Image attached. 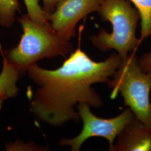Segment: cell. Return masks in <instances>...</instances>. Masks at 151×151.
Here are the masks:
<instances>
[{"mask_svg":"<svg viewBox=\"0 0 151 151\" xmlns=\"http://www.w3.org/2000/svg\"><path fill=\"white\" fill-rule=\"evenodd\" d=\"M139 63L142 70L146 72H151V52H148L140 56L138 58Z\"/></svg>","mask_w":151,"mask_h":151,"instance_id":"7c38bea8","label":"cell"},{"mask_svg":"<svg viewBox=\"0 0 151 151\" xmlns=\"http://www.w3.org/2000/svg\"><path fill=\"white\" fill-rule=\"evenodd\" d=\"M18 90H7L0 91V110L2 109L4 102L8 99L16 96Z\"/></svg>","mask_w":151,"mask_h":151,"instance_id":"5bb4252c","label":"cell"},{"mask_svg":"<svg viewBox=\"0 0 151 151\" xmlns=\"http://www.w3.org/2000/svg\"><path fill=\"white\" fill-rule=\"evenodd\" d=\"M122 60L118 53H114L103 61L95 62L79 47L56 70L32 65L27 73L38 88L30 102L31 112L39 121L55 127H62L70 120L80 122L75 106L84 103L101 107V97L91 86L107 83Z\"/></svg>","mask_w":151,"mask_h":151,"instance_id":"6da1fadb","label":"cell"},{"mask_svg":"<svg viewBox=\"0 0 151 151\" xmlns=\"http://www.w3.org/2000/svg\"><path fill=\"white\" fill-rule=\"evenodd\" d=\"M139 11L140 16V37L151 38V0H128Z\"/></svg>","mask_w":151,"mask_h":151,"instance_id":"ba28073f","label":"cell"},{"mask_svg":"<svg viewBox=\"0 0 151 151\" xmlns=\"http://www.w3.org/2000/svg\"><path fill=\"white\" fill-rule=\"evenodd\" d=\"M18 0H0V24L11 27L15 20L17 11L19 10Z\"/></svg>","mask_w":151,"mask_h":151,"instance_id":"30bf717a","label":"cell"},{"mask_svg":"<svg viewBox=\"0 0 151 151\" xmlns=\"http://www.w3.org/2000/svg\"><path fill=\"white\" fill-rule=\"evenodd\" d=\"M43 4V9L44 10L50 15L52 14L57 6L63 0H42Z\"/></svg>","mask_w":151,"mask_h":151,"instance_id":"4fadbf2b","label":"cell"},{"mask_svg":"<svg viewBox=\"0 0 151 151\" xmlns=\"http://www.w3.org/2000/svg\"><path fill=\"white\" fill-rule=\"evenodd\" d=\"M23 34L17 45L0 52L14 66L22 77L32 65L44 58L65 57L73 52V47L67 40L54 30L49 24H40L33 22L27 14L19 19Z\"/></svg>","mask_w":151,"mask_h":151,"instance_id":"7a4b0ae2","label":"cell"},{"mask_svg":"<svg viewBox=\"0 0 151 151\" xmlns=\"http://www.w3.org/2000/svg\"><path fill=\"white\" fill-rule=\"evenodd\" d=\"M135 52L123 58L112 79L106 83L113 88L111 99L120 93L124 105L129 108L141 123L151 128V72L142 70Z\"/></svg>","mask_w":151,"mask_h":151,"instance_id":"277c9868","label":"cell"},{"mask_svg":"<svg viewBox=\"0 0 151 151\" xmlns=\"http://www.w3.org/2000/svg\"><path fill=\"white\" fill-rule=\"evenodd\" d=\"M110 151H151V128L135 117L117 137Z\"/></svg>","mask_w":151,"mask_h":151,"instance_id":"52a82bcc","label":"cell"},{"mask_svg":"<svg viewBox=\"0 0 151 151\" xmlns=\"http://www.w3.org/2000/svg\"><path fill=\"white\" fill-rule=\"evenodd\" d=\"M3 67L0 73V91L18 90L17 82L21 77L14 66L3 55Z\"/></svg>","mask_w":151,"mask_h":151,"instance_id":"9c48e42d","label":"cell"},{"mask_svg":"<svg viewBox=\"0 0 151 151\" xmlns=\"http://www.w3.org/2000/svg\"><path fill=\"white\" fill-rule=\"evenodd\" d=\"M77 111L83 123L81 133L72 139L62 138L59 145L70 146L71 151H80L83 143L91 137H103L108 140L110 150L114 146L117 137L125 126L135 118L129 108L126 109L119 115L110 119L96 116L86 103H80L77 105Z\"/></svg>","mask_w":151,"mask_h":151,"instance_id":"5b68a950","label":"cell"},{"mask_svg":"<svg viewBox=\"0 0 151 151\" xmlns=\"http://www.w3.org/2000/svg\"><path fill=\"white\" fill-rule=\"evenodd\" d=\"M27 10V15L33 22L40 24H49L50 15L44 11L40 0H24Z\"/></svg>","mask_w":151,"mask_h":151,"instance_id":"8fae6325","label":"cell"},{"mask_svg":"<svg viewBox=\"0 0 151 151\" xmlns=\"http://www.w3.org/2000/svg\"><path fill=\"white\" fill-rule=\"evenodd\" d=\"M104 0H63L50 15L54 31L67 40L75 37L76 26L88 15L99 11Z\"/></svg>","mask_w":151,"mask_h":151,"instance_id":"8992f818","label":"cell"},{"mask_svg":"<svg viewBox=\"0 0 151 151\" xmlns=\"http://www.w3.org/2000/svg\"><path fill=\"white\" fill-rule=\"evenodd\" d=\"M97 12L103 20L111 24L112 31L101 29L90 37L92 44L102 52L115 50L122 58L136 52L143 41L136 36L140 16L132 3L128 0H104Z\"/></svg>","mask_w":151,"mask_h":151,"instance_id":"3957f363","label":"cell"}]
</instances>
